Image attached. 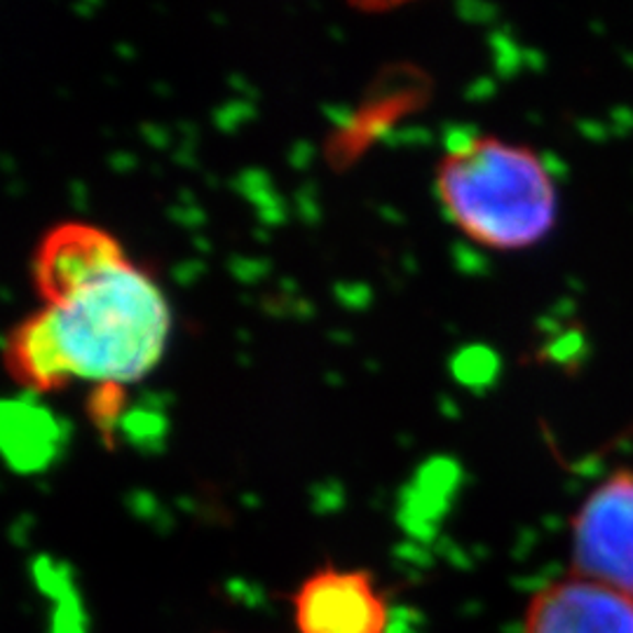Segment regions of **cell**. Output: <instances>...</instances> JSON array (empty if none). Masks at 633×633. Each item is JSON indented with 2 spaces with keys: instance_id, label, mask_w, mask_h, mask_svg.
I'll use <instances>...</instances> for the list:
<instances>
[{
  "instance_id": "6da1fadb",
  "label": "cell",
  "mask_w": 633,
  "mask_h": 633,
  "mask_svg": "<svg viewBox=\"0 0 633 633\" xmlns=\"http://www.w3.org/2000/svg\"><path fill=\"white\" fill-rule=\"evenodd\" d=\"M169 327L162 289L125 256L16 324L5 343V366L31 392L74 381L120 389L156 369Z\"/></svg>"
},
{
  "instance_id": "7a4b0ae2",
  "label": "cell",
  "mask_w": 633,
  "mask_h": 633,
  "mask_svg": "<svg viewBox=\"0 0 633 633\" xmlns=\"http://www.w3.org/2000/svg\"><path fill=\"white\" fill-rule=\"evenodd\" d=\"M437 195L474 245L523 251L556 228L558 188L533 148L493 134L451 146L437 167Z\"/></svg>"
},
{
  "instance_id": "3957f363",
  "label": "cell",
  "mask_w": 633,
  "mask_h": 633,
  "mask_svg": "<svg viewBox=\"0 0 633 633\" xmlns=\"http://www.w3.org/2000/svg\"><path fill=\"white\" fill-rule=\"evenodd\" d=\"M570 575L633 598V472L618 470L579 505L570 528Z\"/></svg>"
},
{
  "instance_id": "277c9868",
  "label": "cell",
  "mask_w": 633,
  "mask_h": 633,
  "mask_svg": "<svg viewBox=\"0 0 633 633\" xmlns=\"http://www.w3.org/2000/svg\"><path fill=\"white\" fill-rule=\"evenodd\" d=\"M298 633H385L389 603L375 577L359 568L324 566L291 594Z\"/></svg>"
},
{
  "instance_id": "5b68a950",
  "label": "cell",
  "mask_w": 633,
  "mask_h": 633,
  "mask_svg": "<svg viewBox=\"0 0 633 633\" xmlns=\"http://www.w3.org/2000/svg\"><path fill=\"white\" fill-rule=\"evenodd\" d=\"M523 633H633V598L566 575L530 596Z\"/></svg>"
},
{
  "instance_id": "8992f818",
  "label": "cell",
  "mask_w": 633,
  "mask_h": 633,
  "mask_svg": "<svg viewBox=\"0 0 633 633\" xmlns=\"http://www.w3.org/2000/svg\"><path fill=\"white\" fill-rule=\"evenodd\" d=\"M125 256L109 230L90 224H61L41 239L33 259V282L45 303H55Z\"/></svg>"
}]
</instances>
